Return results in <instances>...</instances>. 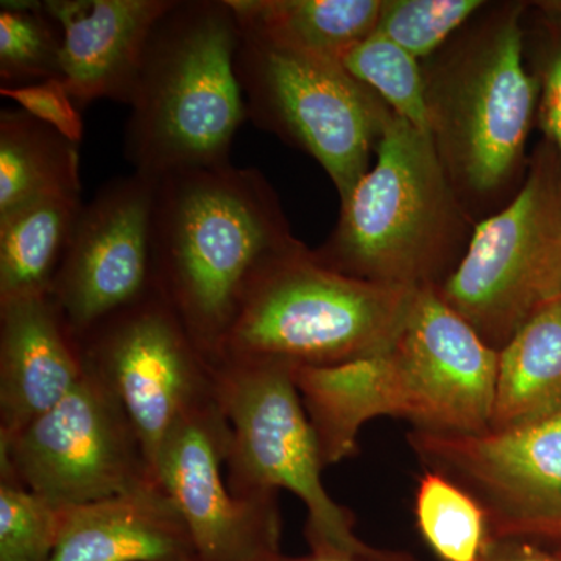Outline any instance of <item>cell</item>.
Masks as SVG:
<instances>
[{
    "mask_svg": "<svg viewBox=\"0 0 561 561\" xmlns=\"http://www.w3.org/2000/svg\"><path fill=\"white\" fill-rule=\"evenodd\" d=\"M497 365L500 351L442 300L437 287H424L387 353L294 367V379L330 467L356 456L362 426L378 416L432 434L490 431Z\"/></svg>",
    "mask_w": 561,
    "mask_h": 561,
    "instance_id": "1",
    "label": "cell"
},
{
    "mask_svg": "<svg viewBox=\"0 0 561 561\" xmlns=\"http://www.w3.org/2000/svg\"><path fill=\"white\" fill-rule=\"evenodd\" d=\"M301 243L257 169L227 164L157 180L153 286L210 362L250 284Z\"/></svg>",
    "mask_w": 561,
    "mask_h": 561,
    "instance_id": "2",
    "label": "cell"
},
{
    "mask_svg": "<svg viewBox=\"0 0 561 561\" xmlns=\"http://www.w3.org/2000/svg\"><path fill=\"white\" fill-rule=\"evenodd\" d=\"M529 2H486L442 49L421 61L430 138L476 225L522 190L540 87L524 60Z\"/></svg>",
    "mask_w": 561,
    "mask_h": 561,
    "instance_id": "3",
    "label": "cell"
},
{
    "mask_svg": "<svg viewBox=\"0 0 561 561\" xmlns=\"http://www.w3.org/2000/svg\"><path fill=\"white\" fill-rule=\"evenodd\" d=\"M238 16L230 0H173L154 25L130 102L125 158L160 180L231 164L249 119L238 70Z\"/></svg>",
    "mask_w": 561,
    "mask_h": 561,
    "instance_id": "4",
    "label": "cell"
},
{
    "mask_svg": "<svg viewBox=\"0 0 561 561\" xmlns=\"http://www.w3.org/2000/svg\"><path fill=\"white\" fill-rule=\"evenodd\" d=\"M474 228L430 136L391 113L370 171L313 254L343 275L420 290L456 272Z\"/></svg>",
    "mask_w": 561,
    "mask_h": 561,
    "instance_id": "5",
    "label": "cell"
},
{
    "mask_svg": "<svg viewBox=\"0 0 561 561\" xmlns=\"http://www.w3.org/2000/svg\"><path fill=\"white\" fill-rule=\"evenodd\" d=\"M419 290L332 271L306 243L254 278L216 360L332 367L387 353Z\"/></svg>",
    "mask_w": 561,
    "mask_h": 561,
    "instance_id": "6",
    "label": "cell"
},
{
    "mask_svg": "<svg viewBox=\"0 0 561 561\" xmlns=\"http://www.w3.org/2000/svg\"><path fill=\"white\" fill-rule=\"evenodd\" d=\"M236 16L241 28L236 70L249 119L312 157L330 176L341 203L348 201L370 171L393 111L343 62Z\"/></svg>",
    "mask_w": 561,
    "mask_h": 561,
    "instance_id": "7",
    "label": "cell"
},
{
    "mask_svg": "<svg viewBox=\"0 0 561 561\" xmlns=\"http://www.w3.org/2000/svg\"><path fill=\"white\" fill-rule=\"evenodd\" d=\"M214 365L216 401L230 424L225 476L238 496L287 490L305 504V537L311 551L373 556L381 549L362 541L353 513L324 489L319 438L294 367L273 360H219Z\"/></svg>",
    "mask_w": 561,
    "mask_h": 561,
    "instance_id": "8",
    "label": "cell"
},
{
    "mask_svg": "<svg viewBox=\"0 0 561 561\" xmlns=\"http://www.w3.org/2000/svg\"><path fill=\"white\" fill-rule=\"evenodd\" d=\"M491 348L561 295V157L537 144L522 190L476 225L459 267L437 287Z\"/></svg>",
    "mask_w": 561,
    "mask_h": 561,
    "instance_id": "9",
    "label": "cell"
},
{
    "mask_svg": "<svg viewBox=\"0 0 561 561\" xmlns=\"http://www.w3.org/2000/svg\"><path fill=\"white\" fill-rule=\"evenodd\" d=\"M0 478L14 479L58 508L160 482L127 413L88 365L65 400L0 440Z\"/></svg>",
    "mask_w": 561,
    "mask_h": 561,
    "instance_id": "10",
    "label": "cell"
},
{
    "mask_svg": "<svg viewBox=\"0 0 561 561\" xmlns=\"http://www.w3.org/2000/svg\"><path fill=\"white\" fill-rule=\"evenodd\" d=\"M79 339L84 364L119 401L157 476L173 427L216 400L213 362L154 286Z\"/></svg>",
    "mask_w": 561,
    "mask_h": 561,
    "instance_id": "11",
    "label": "cell"
},
{
    "mask_svg": "<svg viewBox=\"0 0 561 561\" xmlns=\"http://www.w3.org/2000/svg\"><path fill=\"white\" fill-rule=\"evenodd\" d=\"M408 443L481 504L490 537L561 542V413L474 435L412 430Z\"/></svg>",
    "mask_w": 561,
    "mask_h": 561,
    "instance_id": "12",
    "label": "cell"
},
{
    "mask_svg": "<svg viewBox=\"0 0 561 561\" xmlns=\"http://www.w3.org/2000/svg\"><path fill=\"white\" fill-rule=\"evenodd\" d=\"M230 424L216 400L173 427L157 461L194 542L197 561H265L280 553L278 494L238 496L225 476Z\"/></svg>",
    "mask_w": 561,
    "mask_h": 561,
    "instance_id": "13",
    "label": "cell"
},
{
    "mask_svg": "<svg viewBox=\"0 0 561 561\" xmlns=\"http://www.w3.org/2000/svg\"><path fill=\"white\" fill-rule=\"evenodd\" d=\"M157 180L133 171L83 205L50 294L77 337L153 289Z\"/></svg>",
    "mask_w": 561,
    "mask_h": 561,
    "instance_id": "14",
    "label": "cell"
},
{
    "mask_svg": "<svg viewBox=\"0 0 561 561\" xmlns=\"http://www.w3.org/2000/svg\"><path fill=\"white\" fill-rule=\"evenodd\" d=\"M84 375L80 339L50 291L0 300V440L54 409Z\"/></svg>",
    "mask_w": 561,
    "mask_h": 561,
    "instance_id": "15",
    "label": "cell"
},
{
    "mask_svg": "<svg viewBox=\"0 0 561 561\" xmlns=\"http://www.w3.org/2000/svg\"><path fill=\"white\" fill-rule=\"evenodd\" d=\"M173 0H44L60 25L61 73L80 110L130 102L154 25Z\"/></svg>",
    "mask_w": 561,
    "mask_h": 561,
    "instance_id": "16",
    "label": "cell"
},
{
    "mask_svg": "<svg viewBox=\"0 0 561 561\" xmlns=\"http://www.w3.org/2000/svg\"><path fill=\"white\" fill-rule=\"evenodd\" d=\"M50 561H197L183 516L161 482L61 508Z\"/></svg>",
    "mask_w": 561,
    "mask_h": 561,
    "instance_id": "17",
    "label": "cell"
},
{
    "mask_svg": "<svg viewBox=\"0 0 561 561\" xmlns=\"http://www.w3.org/2000/svg\"><path fill=\"white\" fill-rule=\"evenodd\" d=\"M561 413V295L500 350L490 430L548 420Z\"/></svg>",
    "mask_w": 561,
    "mask_h": 561,
    "instance_id": "18",
    "label": "cell"
},
{
    "mask_svg": "<svg viewBox=\"0 0 561 561\" xmlns=\"http://www.w3.org/2000/svg\"><path fill=\"white\" fill-rule=\"evenodd\" d=\"M83 203L51 195L0 216V300L49 294Z\"/></svg>",
    "mask_w": 561,
    "mask_h": 561,
    "instance_id": "19",
    "label": "cell"
},
{
    "mask_svg": "<svg viewBox=\"0 0 561 561\" xmlns=\"http://www.w3.org/2000/svg\"><path fill=\"white\" fill-rule=\"evenodd\" d=\"M79 146L24 110L0 113V216L51 195H80Z\"/></svg>",
    "mask_w": 561,
    "mask_h": 561,
    "instance_id": "20",
    "label": "cell"
},
{
    "mask_svg": "<svg viewBox=\"0 0 561 561\" xmlns=\"http://www.w3.org/2000/svg\"><path fill=\"white\" fill-rule=\"evenodd\" d=\"M241 18L301 49L343 61L376 31L382 0H230Z\"/></svg>",
    "mask_w": 561,
    "mask_h": 561,
    "instance_id": "21",
    "label": "cell"
},
{
    "mask_svg": "<svg viewBox=\"0 0 561 561\" xmlns=\"http://www.w3.org/2000/svg\"><path fill=\"white\" fill-rule=\"evenodd\" d=\"M423 540L442 561H481L489 541L485 512L468 491L440 472L424 470L415 491Z\"/></svg>",
    "mask_w": 561,
    "mask_h": 561,
    "instance_id": "22",
    "label": "cell"
},
{
    "mask_svg": "<svg viewBox=\"0 0 561 561\" xmlns=\"http://www.w3.org/2000/svg\"><path fill=\"white\" fill-rule=\"evenodd\" d=\"M60 25L44 2H0V88L62 79Z\"/></svg>",
    "mask_w": 561,
    "mask_h": 561,
    "instance_id": "23",
    "label": "cell"
},
{
    "mask_svg": "<svg viewBox=\"0 0 561 561\" xmlns=\"http://www.w3.org/2000/svg\"><path fill=\"white\" fill-rule=\"evenodd\" d=\"M343 66L401 119L430 136L426 87L419 58L373 33L343 58Z\"/></svg>",
    "mask_w": 561,
    "mask_h": 561,
    "instance_id": "24",
    "label": "cell"
},
{
    "mask_svg": "<svg viewBox=\"0 0 561 561\" xmlns=\"http://www.w3.org/2000/svg\"><path fill=\"white\" fill-rule=\"evenodd\" d=\"M485 5V0H382L375 33L423 61Z\"/></svg>",
    "mask_w": 561,
    "mask_h": 561,
    "instance_id": "25",
    "label": "cell"
},
{
    "mask_svg": "<svg viewBox=\"0 0 561 561\" xmlns=\"http://www.w3.org/2000/svg\"><path fill=\"white\" fill-rule=\"evenodd\" d=\"M61 508L11 478H0V561H50Z\"/></svg>",
    "mask_w": 561,
    "mask_h": 561,
    "instance_id": "26",
    "label": "cell"
},
{
    "mask_svg": "<svg viewBox=\"0 0 561 561\" xmlns=\"http://www.w3.org/2000/svg\"><path fill=\"white\" fill-rule=\"evenodd\" d=\"M523 31L524 60L540 87L537 122L561 157V16L529 2Z\"/></svg>",
    "mask_w": 561,
    "mask_h": 561,
    "instance_id": "27",
    "label": "cell"
},
{
    "mask_svg": "<svg viewBox=\"0 0 561 561\" xmlns=\"http://www.w3.org/2000/svg\"><path fill=\"white\" fill-rule=\"evenodd\" d=\"M0 94L16 103L18 108L61 133L70 142L80 146L83 140L81 110L70 98L65 80L50 79L24 87L0 88Z\"/></svg>",
    "mask_w": 561,
    "mask_h": 561,
    "instance_id": "28",
    "label": "cell"
},
{
    "mask_svg": "<svg viewBox=\"0 0 561 561\" xmlns=\"http://www.w3.org/2000/svg\"><path fill=\"white\" fill-rule=\"evenodd\" d=\"M549 541L526 537H489L481 561H561Z\"/></svg>",
    "mask_w": 561,
    "mask_h": 561,
    "instance_id": "29",
    "label": "cell"
},
{
    "mask_svg": "<svg viewBox=\"0 0 561 561\" xmlns=\"http://www.w3.org/2000/svg\"><path fill=\"white\" fill-rule=\"evenodd\" d=\"M265 561H416L411 556L401 552L381 551L373 556H350L342 552H316L311 551L308 556L291 557L284 556L283 552Z\"/></svg>",
    "mask_w": 561,
    "mask_h": 561,
    "instance_id": "30",
    "label": "cell"
},
{
    "mask_svg": "<svg viewBox=\"0 0 561 561\" xmlns=\"http://www.w3.org/2000/svg\"><path fill=\"white\" fill-rule=\"evenodd\" d=\"M534 3L542 10L551 11V13L560 14L561 16V0H537Z\"/></svg>",
    "mask_w": 561,
    "mask_h": 561,
    "instance_id": "31",
    "label": "cell"
}]
</instances>
